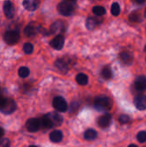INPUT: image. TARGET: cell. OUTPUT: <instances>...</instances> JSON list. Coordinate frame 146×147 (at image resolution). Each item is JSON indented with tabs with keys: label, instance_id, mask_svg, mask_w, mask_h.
<instances>
[{
	"label": "cell",
	"instance_id": "cell-12",
	"mask_svg": "<svg viewBox=\"0 0 146 147\" xmlns=\"http://www.w3.org/2000/svg\"><path fill=\"white\" fill-rule=\"evenodd\" d=\"M134 87L135 89L139 91H145L146 90V77L145 76H139L134 82Z\"/></svg>",
	"mask_w": 146,
	"mask_h": 147
},
{
	"label": "cell",
	"instance_id": "cell-32",
	"mask_svg": "<svg viewBox=\"0 0 146 147\" xmlns=\"http://www.w3.org/2000/svg\"><path fill=\"white\" fill-rule=\"evenodd\" d=\"M136 3H139V4H142L145 2L146 0H133Z\"/></svg>",
	"mask_w": 146,
	"mask_h": 147
},
{
	"label": "cell",
	"instance_id": "cell-13",
	"mask_svg": "<svg viewBox=\"0 0 146 147\" xmlns=\"http://www.w3.org/2000/svg\"><path fill=\"white\" fill-rule=\"evenodd\" d=\"M134 105L139 110L146 109V95H140L135 97Z\"/></svg>",
	"mask_w": 146,
	"mask_h": 147
},
{
	"label": "cell",
	"instance_id": "cell-18",
	"mask_svg": "<svg viewBox=\"0 0 146 147\" xmlns=\"http://www.w3.org/2000/svg\"><path fill=\"white\" fill-rule=\"evenodd\" d=\"M50 140L53 143H59L63 140V133L60 130H54L50 134Z\"/></svg>",
	"mask_w": 146,
	"mask_h": 147
},
{
	"label": "cell",
	"instance_id": "cell-21",
	"mask_svg": "<svg viewBox=\"0 0 146 147\" xmlns=\"http://www.w3.org/2000/svg\"><path fill=\"white\" fill-rule=\"evenodd\" d=\"M83 136H84V139L86 140H90L91 141V140H94L96 139L97 132L96 130H94V129H88V130L85 131Z\"/></svg>",
	"mask_w": 146,
	"mask_h": 147
},
{
	"label": "cell",
	"instance_id": "cell-9",
	"mask_svg": "<svg viewBox=\"0 0 146 147\" xmlns=\"http://www.w3.org/2000/svg\"><path fill=\"white\" fill-rule=\"evenodd\" d=\"M26 127H27V130L30 133L37 132L40 128V120L35 119V118H32V119L28 120L26 122Z\"/></svg>",
	"mask_w": 146,
	"mask_h": 147
},
{
	"label": "cell",
	"instance_id": "cell-25",
	"mask_svg": "<svg viewBox=\"0 0 146 147\" xmlns=\"http://www.w3.org/2000/svg\"><path fill=\"white\" fill-rule=\"evenodd\" d=\"M29 73H30V71H29V69H28V67H26V66H22V67H20V69L18 70V75H19L21 78H23L28 77Z\"/></svg>",
	"mask_w": 146,
	"mask_h": 147
},
{
	"label": "cell",
	"instance_id": "cell-2",
	"mask_svg": "<svg viewBox=\"0 0 146 147\" xmlns=\"http://www.w3.org/2000/svg\"><path fill=\"white\" fill-rule=\"evenodd\" d=\"M16 109V103L10 98L0 96V111L5 115H10Z\"/></svg>",
	"mask_w": 146,
	"mask_h": 147
},
{
	"label": "cell",
	"instance_id": "cell-35",
	"mask_svg": "<svg viewBox=\"0 0 146 147\" xmlns=\"http://www.w3.org/2000/svg\"><path fill=\"white\" fill-rule=\"evenodd\" d=\"M128 147H139L138 146H136V145H134V144H132V145H130Z\"/></svg>",
	"mask_w": 146,
	"mask_h": 147
},
{
	"label": "cell",
	"instance_id": "cell-17",
	"mask_svg": "<svg viewBox=\"0 0 146 147\" xmlns=\"http://www.w3.org/2000/svg\"><path fill=\"white\" fill-rule=\"evenodd\" d=\"M55 66L63 73H66L69 71V65L68 63L63 59H59L55 61Z\"/></svg>",
	"mask_w": 146,
	"mask_h": 147
},
{
	"label": "cell",
	"instance_id": "cell-16",
	"mask_svg": "<svg viewBox=\"0 0 146 147\" xmlns=\"http://www.w3.org/2000/svg\"><path fill=\"white\" fill-rule=\"evenodd\" d=\"M120 61H121L124 65H130L133 63V54H132L130 52L124 51V52L120 53Z\"/></svg>",
	"mask_w": 146,
	"mask_h": 147
},
{
	"label": "cell",
	"instance_id": "cell-37",
	"mask_svg": "<svg viewBox=\"0 0 146 147\" xmlns=\"http://www.w3.org/2000/svg\"><path fill=\"white\" fill-rule=\"evenodd\" d=\"M145 18H146V9H145Z\"/></svg>",
	"mask_w": 146,
	"mask_h": 147
},
{
	"label": "cell",
	"instance_id": "cell-15",
	"mask_svg": "<svg viewBox=\"0 0 146 147\" xmlns=\"http://www.w3.org/2000/svg\"><path fill=\"white\" fill-rule=\"evenodd\" d=\"M23 7L28 11H34L40 5V0H23Z\"/></svg>",
	"mask_w": 146,
	"mask_h": 147
},
{
	"label": "cell",
	"instance_id": "cell-31",
	"mask_svg": "<svg viewBox=\"0 0 146 147\" xmlns=\"http://www.w3.org/2000/svg\"><path fill=\"white\" fill-rule=\"evenodd\" d=\"M10 142L8 139H2L0 140V147H9Z\"/></svg>",
	"mask_w": 146,
	"mask_h": 147
},
{
	"label": "cell",
	"instance_id": "cell-39",
	"mask_svg": "<svg viewBox=\"0 0 146 147\" xmlns=\"http://www.w3.org/2000/svg\"><path fill=\"white\" fill-rule=\"evenodd\" d=\"M0 96H1V94H0Z\"/></svg>",
	"mask_w": 146,
	"mask_h": 147
},
{
	"label": "cell",
	"instance_id": "cell-28",
	"mask_svg": "<svg viewBox=\"0 0 146 147\" xmlns=\"http://www.w3.org/2000/svg\"><path fill=\"white\" fill-rule=\"evenodd\" d=\"M137 140L140 143H145L146 141V132L145 131H141L137 134Z\"/></svg>",
	"mask_w": 146,
	"mask_h": 147
},
{
	"label": "cell",
	"instance_id": "cell-29",
	"mask_svg": "<svg viewBox=\"0 0 146 147\" xmlns=\"http://www.w3.org/2000/svg\"><path fill=\"white\" fill-rule=\"evenodd\" d=\"M129 19H130L131 22H140L141 21L140 15H139V13L138 14L137 12H134V13L131 14L130 16H129Z\"/></svg>",
	"mask_w": 146,
	"mask_h": 147
},
{
	"label": "cell",
	"instance_id": "cell-10",
	"mask_svg": "<svg viewBox=\"0 0 146 147\" xmlns=\"http://www.w3.org/2000/svg\"><path fill=\"white\" fill-rule=\"evenodd\" d=\"M65 29V24L61 21H56L50 26L49 33L52 34H59Z\"/></svg>",
	"mask_w": 146,
	"mask_h": 147
},
{
	"label": "cell",
	"instance_id": "cell-19",
	"mask_svg": "<svg viewBox=\"0 0 146 147\" xmlns=\"http://www.w3.org/2000/svg\"><path fill=\"white\" fill-rule=\"evenodd\" d=\"M76 81L80 85H86L89 82V78L84 73H78L76 77Z\"/></svg>",
	"mask_w": 146,
	"mask_h": 147
},
{
	"label": "cell",
	"instance_id": "cell-33",
	"mask_svg": "<svg viewBox=\"0 0 146 147\" xmlns=\"http://www.w3.org/2000/svg\"><path fill=\"white\" fill-rule=\"evenodd\" d=\"M3 134H4V131L2 127H0V139L3 136Z\"/></svg>",
	"mask_w": 146,
	"mask_h": 147
},
{
	"label": "cell",
	"instance_id": "cell-38",
	"mask_svg": "<svg viewBox=\"0 0 146 147\" xmlns=\"http://www.w3.org/2000/svg\"><path fill=\"white\" fill-rule=\"evenodd\" d=\"M145 51H146V46H145Z\"/></svg>",
	"mask_w": 146,
	"mask_h": 147
},
{
	"label": "cell",
	"instance_id": "cell-5",
	"mask_svg": "<svg viewBox=\"0 0 146 147\" xmlns=\"http://www.w3.org/2000/svg\"><path fill=\"white\" fill-rule=\"evenodd\" d=\"M52 106L58 112H65L68 109L66 101L62 96H56L52 101Z\"/></svg>",
	"mask_w": 146,
	"mask_h": 147
},
{
	"label": "cell",
	"instance_id": "cell-3",
	"mask_svg": "<svg viewBox=\"0 0 146 147\" xmlns=\"http://www.w3.org/2000/svg\"><path fill=\"white\" fill-rule=\"evenodd\" d=\"M75 6H76V3L64 0L58 4L57 9H58V11L59 12V14H61L62 16H69L73 14V12L75 10Z\"/></svg>",
	"mask_w": 146,
	"mask_h": 147
},
{
	"label": "cell",
	"instance_id": "cell-26",
	"mask_svg": "<svg viewBox=\"0 0 146 147\" xmlns=\"http://www.w3.org/2000/svg\"><path fill=\"white\" fill-rule=\"evenodd\" d=\"M111 13L114 16H117L120 15V4L118 3H114L112 4V7H111Z\"/></svg>",
	"mask_w": 146,
	"mask_h": 147
},
{
	"label": "cell",
	"instance_id": "cell-7",
	"mask_svg": "<svg viewBox=\"0 0 146 147\" xmlns=\"http://www.w3.org/2000/svg\"><path fill=\"white\" fill-rule=\"evenodd\" d=\"M3 10L4 13V16L8 19H11L15 16V7L14 4L11 1L9 0H5L3 4Z\"/></svg>",
	"mask_w": 146,
	"mask_h": 147
},
{
	"label": "cell",
	"instance_id": "cell-11",
	"mask_svg": "<svg viewBox=\"0 0 146 147\" xmlns=\"http://www.w3.org/2000/svg\"><path fill=\"white\" fill-rule=\"evenodd\" d=\"M47 117L49 118V120L51 121L52 124V127H58V126H60L63 122V117L58 114V113H48L46 114Z\"/></svg>",
	"mask_w": 146,
	"mask_h": 147
},
{
	"label": "cell",
	"instance_id": "cell-4",
	"mask_svg": "<svg viewBox=\"0 0 146 147\" xmlns=\"http://www.w3.org/2000/svg\"><path fill=\"white\" fill-rule=\"evenodd\" d=\"M19 39H20L19 32H17L15 30L7 31L3 34V40L8 45H15V43H17Z\"/></svg>",
	"mask_w": 146,
	"mask_h": 147
},
{
	"label": "cell",
	"instance_id": "cell-8",
	"mask_svg": "<svg viewBox=\"0 0 146 147\" xmlns=\"http://www.w3.org/2000/svg\"><path fill=\"white\" fill-rule=\"evenodd\" d=\"M65 45V38L62 34L56 35L51 41L50 46L55 50H61Z\"/></svg>",
	"mask_w": 146,
	"mask_h": 147
},
{
	"label": "cell",
	"instance_id": "cell-30",
	"mask_svg": "<svg viewBox=\"0 0 146 147\" xmlns=\"http://www.w3.org/2000/svg\"><path fill=\"white\" fill-rule=\"evenodd\" d=\"M119 121L121 124H126L130 121V117L126 115H121L119 117Z\"/></svg>",
	"mask_w": 146,
	"mask_h": 147
},
{
	"label": "cell",
	"instance_id": "cell-27",
	"mask_svg": "<svg viewBox=\"0 0 146 147\" xmlns=\"http://www.w3.org/2000/svg\"><path fill=\"white\" fill-rule=\"evenodd\" d=\"M23 51H24L25 53L30 54V53H32L33 51H34V46H33L31 43L27 42V43H25V44L23 45Z\"/></svg>",
	"mask_w": 146,
	"mask_h": 147
},
{
	"label": "cell",
	"instance_id": "cell-6",
	"mask_svg": "<svg viewBox=\"0 0 146 147\" xmlns=\"http://www.w3.org/2000/svg\"><path fill=\"white\" fill-rule=\"evenodd\" d=\"M40 29H41L40 25H39L36 22H30L24 28V34L28 37H32V36L36 35L38 33H40Z\"/></svg>",
	"mask_w": 146,
	"mask_h": 147
},
{
	"label": "cell",
	"instance_id": "cell-1",
	"mask_svg": "<svg viewBox=\"0 0 146 147\" xmlns=\"http://www.w3.org/2000/svg\"><path fill=\"white\" fill-rule=\"evenodd\" d=\"M113 107V101L107 96H99L95 99V108L102 112L108 111Z\"/></svg>",
	"mask_w": 146,
	"mask_h": 147
},
{
	"label": "cell",
	"instance_id": "cell-40",
	"mask_svg": "<svg viewBox=\"0 0 146 147\" xmlns=\"http://www.w3.org/2000/svg\"></svg>",
	"mask_w": 146,
	"mask_h": 147
},
{
	"label": "cell",
	"instance_id": "cell-34",
	"mask_svg": "<svg viewBox=\"0 0 146 147\" xmlns=\"http://www.w3.org/2000/svg\"><path fill=\"white\" fill-rule=\"evenodd\" d=\"M65 1H68V2L73 3H77V0H65Z\"/></svg>",
	"mask_w": 146,
	"mask_h": 147
},
{
	"label": "cell",
	"instance_id": "cell-20",
	"mask_svg": "<svg viewBox=\"0 0 146 147\" xmlns=\"http://www.w3.org/2000/svg\"><path fill=\"white\" fill-rule=\"evenodd\" d=\"M40 127H42L43 128H46V129H50L52 127V124L51 122V121L49 120V118L47 117V115H44L41 117V119L40 120Z\"/></svg>",
	"mask_w": 146,
	"mask_h": 147
},
{
	"label": "cell",
	"instance_id": "cell-23",
	"mask_svg": "<svg viewBox=\"0 0 146 147\" xmlns=\"http://www.w3.org/2000/svg\"><path fill=\"white\" fill-rule=\"evenodd\" d=\"M92 11L97 16H103L104 14H106V9L103 6H100V5H96V6L93 7Z\"/></svg>",
	"mask_w": 146,
	"mask_h": 147
},
{
	"label": "cell",
	"instance_id": "cell-22",
	"mask_svg": "<svg viewBox=\"0 0 146 147\" xmlns=\"http://www.w3.org/2000/svg\"><path fill=\"white\" fill-rule=\"evenodd\" d=\"M97 24H98V19H96L95 17H89L86 20V27L89 30L94 29Z\"/></svg>",
	"mask_w": 146,
	"mask_h": 147
},
{
	"label": "cell",
	"instance_id": "cell-36",
	"mask_svg": "<svg viewBox=\"0 0 146 147\" xmlns=\"http://www.w3.org/2000/svg\"><path fill=\"white\" fill-rule=\"evenodd\" d=\"M28 147H37V146H28Z\"/></svg>",
	"mask_w": 146,
	"mask_h": 147
},
{
	"label": "cell",
	"instance_id": "cell-24",
	"mask_svg": "<svg viewBox=\"0 0 146 147\" xmlns=\"http://www.w3.org/2000/svg\"><path fill=\"white\" fill-rule=\"evenodd\" d=\"M102 76L105 79H110V78H112V77H113L112 70L109 67H108V66L104 67L102 69Z\"/></svg>",
	"mask_w": 146,
	"mask_h": 147
},
{
	"label": "cell",
	"instance_id": "cell-14",
	"mask_svg": "<svg viewBox=\"0 0 146 147\" xmlns=\"http://www.w3.org/2000/svg\"><path fill=\"white\" fill-rule=\"evenodd\" d=\"M111 121H112L111 115L110 114H105V115L99 117L97 122H98V125L102 128H106L111 124Z\"/></svg>",
	"mask_w": 146,
	"mask_h": 147
}]
</instances>
